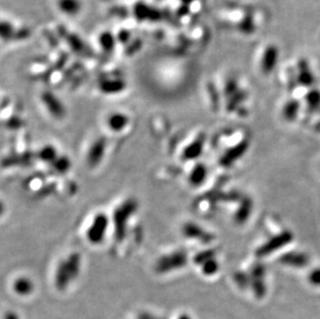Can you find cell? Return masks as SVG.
<instances>
[{"mask_svg": "<svg viewBox=\"0 0 320 319\" xmlns=\"http://www.w3.org/2000/svg\"><path fill=\"white\" fill-rule=\"evenodd\" d=\"M308 280L313 286L320 287V268H317V269L311 271V273H309Z\"/></svg>", "mask_w": 320, "mask_h": 319, "instance_id": "obj_29", "label": "cell"}, {"mask_svg": "<svg viewBox=\"0 0 320 319\" xmlns=\"http://www.w3.org/2000/svg\"><path fill=\"white\" fill-rule=\"evenodd\" d=\"M300 110V103L296 101H289L283 108V116L286 120H294L295 117L299 114Z\"/></svg>", "mask_w": 320, "mask_h": 319, "instance_id": "obj_19", "label": "cell"}, {"mask_svg": "<svg viewBox=\"0 0 320 319\" xmlns=\"http://www.w3.org/2000/svg\"><path fill=\"white\" fill-rule=\"evenodd\" d=\"M44 105L47 108L48 112L56 118H61L65 114V109L62 103L59 101V98L55 96L51 92L44 93L42 96Z\"/></svg>", "mask_w": 320, "mask_h": 319, "instance_id": "obj_8", "label": "cell"}, {"mask_svg": "<svg viewBox=\"0 0 320 319\" xmlns=\"http://www.w3.org/2000/svg\"><path fill=\"white\" fill-rule=\"evenodd\" d=\"M81 255L73 252L64 259H62L56 267L54 273V284L58 290L68 288L71 282L79 276L81 271Z\"/></svg>", "mask_w": 320, "mask_h": 319, "instance_id": "obj_1", "label": "cell"}, {"mask_svg": "<svg viewBox=\"0 0 320 319\" xmlns=\"http://www.w3.org/2000/svg\"><path fill=\"white\" fill-rule=\"evenodd\" d=\"M107 149V142L104 138H98L94 140L90 148H88L86 155V163L90 167L94 168L101 164L103 161Z\"/></svg>", "mask_w": 320, "mask_h": 319, "instance_id": "obj_6", "label": "cell"}, {"mask_svg": "<svg viewBox=\"0 0 320 319\" xmlns=\"http://www.w3.org/2000/svg\"><path fill=\"white\" fill-rule=\"evenodd\" d=\"M52 167L53 169H55V171H57L59 173H65L68 172L69 169L71 168V161L68 157H59L55 160L52 164Z\"/></svg>", "mask_w": 320, "mask_h": 319, "instance_id": "obj_21", "label": "cell"}, {"mask_svg": "<svg viewBox=\"0 0 320 319\" xmlns=\"http://www.w3.org/2000/svg\"><path fill=\"white\" fill-rule=\"evenodd\" d=\"M5 213V205L3 203V201L0 199V217H2Z\"/></svg>", "mask_w": 320, "mask_h": 319, "instance_id": "obj_32", "label": "cell"}, {"mask_svg": "<svg viewBox=\"0 0 320 319\" xmlns=\"http://www.w3.org/2000/svg\"><path fill=\"white\" fill-rule=\"evenodd\" d=\"M306 101L309 108L311 109L318 108L320 106V92L316 90H313L310 92H308L306 96Z\"/></svg>", "mask_w": 320, "mask_h": 319, "instance_id": "obj_23", "label": "cell"}, {"mask_svg": "<svg viewBox=\"0 0 320 319\" xmlns=\"http://www.w3.org/2000/svg\"><path fill=\"white\" fill-rule=\"evenodd\" d=\"M183 233L187 238H194L199 239L203 243H208L213 239V235L206 232L199 225L194 223H185L183 227Z\"/></svg>", "mask_w": 320, "mask_h": 319, "instance_id": "obj_10", "label": "cell"}, {"mask_svg": "<svg viewBox=\"0 0 320 319\" xmlns=\"http://www.w3.org/2000/svg\"><path fill=\"white\" fill-rule=\"evenodd\" d=\"M4 319H19L18 315L14 312H7L4 316Z\"/></svg>", "mask_w": 320, "mask_h": 319, "instance_id": "obj_31", "label": "cell"}, {"mask_svg": "<svg viewBox=\"0 0 320 319\" xmlns=\"http://www.w3.org/2000/svg\"><path fill=\"white\" fill-rule=\"evenodd\" d=\"M240 30L244 31L245 34H251V32L254 31V22L253 19L250 16H247L245 19H242L240 22Z\"/></svg>", "mask_w": 320, "mask_h": 319, "instance_id": "obj_28", "label": "cell"}, {"mask_svg": "<svg viewBox=\"0 0 320 319\" xmlns=\"http://www.w3.org/2000/svg\"><path fill=\"white\" fill-rule=\"evenodd\" d=\"M280 262L284 266L292 268H304L309 263V258L302 252H289L280 258Z\"/></svg>", "mask_w": 320, "mask_h": 319, "instance_id": "obj_11", "label": "cell"}, {"mask_svg": "<svg viewBox=\"0 0 320 319\" xmlns=\"http://www.w3.org/2000/svg\"><path fill=\"white\" fill-rule=\"evenodd\" d=\"M58 7L64 15L73 17L80 13L82 4L80 0H58Z\"/></svg>", "mask_w": 320, "mask_h": 319, "instance_id": "obj_15", "label": "cell"}, {"mask_svg": "<svg viewBox=\"0 0 320 319\" xmlns=\"http://www.w3.org/2000/svg\"><path fill=\"white\" fill-rule=\"evenodd\" d=\"M179 319H191V317L189 315H186V314H182Z\"/></svg>", "mask_w": 320, "mask_h": 319, "instance_id": "obj_33", "label": "cell"}, {"mask_svg": "<svg viewBox=\"0 0 320 319\" xmlns=\"http://www.w3.org/2000/svg\"><path fill=\"white\" fill-rule=\"evenodd\" d=\"M13 290L20 296H28L35 290V284L28 277L21 276L13 282Z\"/></svg>", "mask_w": 320, "mask_h": 319, "instance_id": "obj_12", "label": "cell"}, {"mask_svg": "<svg viewBox=\"0 0 320 319\" xmlns=\"http://www.w3.org/2000/svg\"><path fill=\"white\" fill-rule=\"evenodd\" d=\"M237 91V84L234 80H230L227 82L225 87V93L227 96H232Z\"/></svg>", "mask_w": 320, "mask_h": 319, "instance_id": "obj_30", "label": "cell"}, {"mask_svg": "<svg viewBox=\"0 0 320 319\" xmlns=\"http://www.w3.org/2000/svg\"><path fill=\"white\" fill-rule=\"evenodd\" d=\"M212 258H215V253H214V251H212V250H206V251L198 253V254L194 257V262L196 263V265L202 266L204 262H206L207 260L212 259Z\"/></svg>", "mask_w": 320, "mask_h": 319, "instance_id": "obj_25", "label": "cell"}, {"mask_svg": "<svg viewBox=\"0 0 320 319\" xmlns=\"http://www.w3.org/2000/svg\"><path fill=\"white\" fill-rule=\"evenodd\" d=\"M187 254L184 250H178L161 256L154 265V272L158 273H167L181 270L186 266Z\"/></svg>", "mask_w": 320, "mask_h": 319, "instance_id": "obj_3", "label": "cell"}, {"mask_svg": "<svg viewBox=\"0 0 320 319\" xmlns=\"http://www.w3.org/2000/svg\"><path fill=\"white\" fill-rule=\"evenodd\" d=\"M109 226L110 218L105 213H97L86 230L87 240L91 245H100L105 239Z\"/></svg>", "mask_w": 320, "mask_h": 319, "instance_id": "obj_4", "label": "cell"}, {"mask_svg": "<svg viewBox=\"0 0 320 319\" xmlns=\"http://www.w3.org/2000/svg\"><path fill=\"white\" fill-rule=\"evenodd\" d=\"M130 119L128 115L121 112H114L112 114H110L108 119H107V125L109 129L112 132H115V133H119V132L124 131L127 126L129 125Z\"/></svg>", "mask_w": 320, "mask_h": 319, "instance_id": "obj_13", "label": "cell"}, {"mask_svg": "<svg viewBox=\"0 0 320 319\" xmlns=\"http://www.w3.org/2000/svg\"><path fill=\"white\" fill-rule=\"evenodd\" d=\"M299 81L304 85H311L314 81L313 75L308 68H304L301 70L299 75Z\"/></svg>", "mask_w": 320, "mask_h": 319, "instance_id": "obj_27", "label": "cell"}, {"mask_svg": "<svg viewBox=\"0 0 320 319\" xmlns=\"http://www.w3.org/2000/svg\"><path fill=\"white\" fill-rule=\"evenodd\" d=\"M138 207V201L135 198L131 197L114 208L111 223L113 226L114 238L117 241H123L126 238L130 219L137 213Z\"/></svg>", "mask_w": 320, "mask_h": 319, "instance_id": "obj_2", "label": "cell"}, {"mask_svg": "<svg viewBox=\"0 0 320 319\" xmlns=\"http://www.w3.org/2000/svg\"><path fill=\"white\" fill-rule=\"evenodd\" d=\"M125 89V85L121 82H105L102 84V90L104 92H118Z\"/></svg>", "mask_w": 320, "mask_h": 319, "instance_id": "obj_26", "label": "cell"}, {"mask_svg": "<svg viewBox=\"0 0 320 319\" xmlns=\"http://www.w3.org/2000/svg\"><path fill=\"white\" fill-rule=\"evenodd\" d=\"M234 281L237 284V286L241 289H245L249 287L251 284V278L249 274L242 273V272H237L234 274Z\"/></svg>", "mask_w": 320, "mask_h": 319, "instance_id": "obj_24", "label": "cell"}, {"mask_svg": "<svg viewBox=\"0 0 320 319\" xmlns=\"http://www.w3.org/2000/svg\"><path fill=\"white\" fill-rule=\"evenodd\" d=\"M38 158L42 162L52 164L55 160L58 158V153H57L56 148H55L53 145H45L39 150Z\"/></svg>", "mask_w": 320, "mask_h": 319, "instance_id": "obj_17", "label": "cell"}, {"mask_svg": "<svg viewBox=\"0 0 320 319\" xmlns=\"http://www.w3.org/2000/svg\"><path fill=\"white\" fill-rule=\"evenodd\" d=\"M249 148V142L248 141H242L232 148L226 151L225 155L220 159V164L224 167H228L230 165H232L236 160L240 159L242 156L245 155L246 150Z\"/></svg>", "mask_w": 320, "mask_h": 319, "instance_id": "obj_9", "label": "cell"}, {"mask_svg": "<svg viewBox=\"0 0 320 319\" xmlns=\"http://www.w3.org/2000/svg\"><path fill=\"white\" fill-rule=\"evenodd\" d=\"M252 213V201L249 198L241 202V206L235 214V221L239 224L245 223Z\"/></svg>", "mask_w": 320, "mask_h": 319, "instance_id": "obj_18", "label": "cell"}, {"mask_svg": "<svg viewBox=\"0 0 320 319\" xmlns=\"http://www.w3.org/2000/svg\"><path fill=\"white\" fill-rule=\"evenodd\" d=\"M204 144V138L199 137L194 140L191 144L187 145L183 152V160H195L201 156V152L203 150Z\"/></svg>", "mask_w": 320, "mask_h": 319, "instance_id": "obj_14", "label": "cell"}, {"mask_svg": "<svg viewBox=\"0 0 320 319\" xmlns=\"http://www.w3.org/2000/svg\"><path fill=\"white\" fill-rule=\"evenodd\" d=\"M279 60V50L278 48L271 45L266 48L263 51L261 61H260V69L264 74H271L277 65Z\"/></svg>", "mask_w": 320, "mask_h": 319, "instance_id": "obj_7", "label": "cell"}, {"mask_svg": "<svg viewBox=\"0 0 320 319\" xmlns=\"http://www.w3.org/2000/svg\"><path fill=\"white\" fill-rule=\"evenodd\" d=\"M263 280L264 279H251L250 286L254 294H255V296L258 299H262L267 293L266 283H264Z\"/></svg>", "mask_w": 320, "mask_h": 319, "instance_id": "obj_20", "label": "cell"}, {"mask_svg": "<svg viewBox=\"0 0 320 319\" xmlns=\"http://www.w3.org/2000/svg\"><path fill=\"white\" fill-rule=\"evenodd\" d=\"M207 177V168L203 164L199 163L192 169L189 174V182L194 186L201 185Z\"/></svg>", "mask_w": 320, "mask_h": 319, "instance_id": "obj_16", "label": "cell"}, {"mask_svg": "<svg viewBox=\"0 0 320 319\" xmlns=\"http://www.w3.org/2000/svg\"><path fill=\"white\" fill-rule=\"evenodd\" d=\"M293 239V235L290 231H283V232L275 234L274 236L268 239L266 243L261 245L255 252L257 257H266L271 255L272 253L283 249L288 244H290Z\"/></svg>", "mask_w": 320, "mask_h": 319, "instance_id": "obj_5", "label": "cell"}, {"mask_svg": "<svg viewBox=\"0 0 320 319\" xmlns=\"http://www.w3.org/2000/svg\"><path fill=\"white\" fill-rule=\"evenodd\" d=\"M202 267V273L205 274V276H213V274L217 273L219 271V265L215 258H212L204 262Z\"/></svg>", "mask_w": 320, "mask_h": 319, "instance_id": "obj_22", "label": "cell"}]
</instances>
